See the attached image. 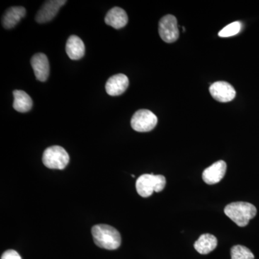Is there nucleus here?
Wrapping results in <instances>:
<instances>
[{
  "mask_svg": "<svg viewBox=\"0 0 259 259\" xmlns=\"http://www.w3.org/2000/svg\"><path fill=\"white\" fill-rule=\"evenodd\" d=\"M94 242L100 248L107 250L117 249L121 244L120 233L113 227L99 224L92 228Z\"/></svg>",
  "mask_w": 259,
  "mask_h": 259,
  "instance_id": "nucleus-1",
  "label": "nucleus"
},
{
  "mask_svg": "<svg viewBox=\"0 0 259 259\" xmlns=\"http://www.w3.org/2000/svg\"><path fill=\"white\" fill-rule=\"evenodd\" d=\"M224 212L237 226L245 227L256 215L257 209L248 202H236L226 205Z\"/></svg>",
  "mask_w": 259,
  "mask_h": 259,
  "instance_id": "nucleus-2",
  "label": "nucleus"
},
{
  "mask_svg": "<svg viewBox=\"0 0 259 259\" xmlns=\"http://www.w3.org/2000/svg\"><path fill=\"white\" fill-rule=\"evenodd\" d=\"M166 185L165 177L146 174L139 177L136 181V187L140 196L148 197L152 195L153 192H161L166 187Z\"/></svg>",
  "mask_w": 259,
  "mask_h": 259,
  "instance_id": "nucleus-3",
  "label": "nucleus"
},
{
  "mask_svg": "<svg viewBox=\"0 0 259 259\" xmlns=\"http://www.w3.org/2000/svg\"><path fill=\"white\" fill-rule=\"evenodd\" d=\"M42 163L51 169L62 170L69 162V156L64 148L53 146L47 148L42 154Z\"/></svg>",
  "mask_w": 259,
  "mask_h": 259,
  "instance_id": "nucleus-4",
  "label": "nucleus"
},
{
  "mask_svg": "<svg viewBox=\"0 0 259 259\" xmlns=\"http://www.w3.org/2000/svg\"><path fill=\"white\" fill-rule=\"evenodd\" d=\"M157 122V117L153 112L148 110H140L133 115L131 127L137 132H149L156 127Z\"/></svg>",
  "mask_w": 259,
  "mask_h": 259,
  "instance_id": "nucleus-5",
  "label": "nucleus"
},
{
  "mask_svg": "<svg viewBox=\"0 0 259 259\" xmlns=\"http://www.w3.org/2000/svg\"><path fill=\"white\" fill-rule=\"evenodd\" d=\"M158 33L163 41L171 44L177 41L180 36L176 17L172 15H165L158 23Z\"/></svg>",
  "mask_w": 259,
  "mask_h": 259,
  "instance_id": "nucleus-6",
  "label": "nucleus"
},
{
  "mask_svg": "<svg viewBox=\"0 0 259 259\" xmlns=\"http://www.w3.org/2000/svg\"><path fill=\"white\" fill-rule=\"evenodd\" d=\"M209 93L214 100L220 102H228L234 100L236 92L234 88L226 81H216L209 87Z\"/></svg>",
  "mask_w": 259,
  "mask_h": 259,
  "instance_id": "nucleus-7",
  "label": "nucleus"
},
{
  "mask_svg": "<svg viewBox=\"0 0 259 259\" xmlns=\"http://www.w3.org/2000/svg\"><path fill=\"white\" fill-rule=\"evenodd\" d=\"M66 3V0H50L45 2L35 16L37 23H46L51 21L59 13L61 7Z\"/></svg>",
  "mask_w": 259,
  "mask_h": 259,
  "instance_id": "nucleus-8",
  "label": "nucleus"
},
{
  "mask_svg": "<svg viewBox=\"0 0 259 259\" xmlns=\"http://www.w3.org/2000/svg\"><path fill=\"white\" fill-rule=\"evenodd\" d=\"M227 164L221 160L213 163L208 168H205L202 173V179L207 185H215L219 183L226 175Z\"/></svg>",
  "mask_w": 259,
  "mask_h": 259,
  "instance_id": "nucleus-9",
  "label": "nucleus"
},
{
  "mask_svg": "<svg viewBox=\"0 0 259 259\" xmlns=\"http://www.w3.org/2000/svg\"><path fill=\"white\" fill-rule=\"evenodd\" d=\"M30 64L33 69L34 74L37 80L46 81L49 76L50 66L47 56L42 53L35 54L32 56Z\"/></svg>",
  "mask_w": 259,
  "mask_h": 259,
  "instance_id": "nucleus-10",
  "label": "nucleus"
},
{
  "mask_svg": "<svg viewBox=\"0 0 259 259\" xmlns=\"http://www.w3.org/2000/svg\"><path fill=\"white\" fill-rule=\"evenodd\" d=\"M129 86L127 76L123 74L114 75L107 80L105 90L110 96H120L123 94Z\"/></svg>",
  "mask_w": 259,
  "mask_h": 259,
  "instance_id": "nucleus-11",
  "label": "nucleus"
},
{
  "mask_svg": "<svg viewBox=\"0 0 259 259\" xmlns=\"http://www.w3.org/2000/svg\"><path fill=\"white\" fill-rule=\"evenodd\" d=\"M26 15V10L23 7L15 6L8 8L3 16V27L6 29H11L16 26L20 20Z\"/></svg>",
  "mask_w": 259,
  "mask_h": 259,
  "instance_id": "nucleus-12",
  "label": "nucleus"
},
{
  "mask_svg": "<svg viewBox=\"0 0 259 259\" xmlns=\"http://www.w3.org/2000/svg\"><path fill=\"white\" fill-rule=\"evenodd\" d=\"M105 22L107 25L115 29L124 28L128 22L127 13L122 8L115 7L109 10L105 16Z\"/></svg>",
  "mask_w": 259,
  "mask_h": 259,
  "instance_id": "nucleus-13",
  "label": "nucleus"
},
{
  "mask_svg": "<svg viewBox=\"0 0 259 259\" xmlns=\"http://www.w3.org/2000/svg\"><path fill=\"white\" fill-rule=\"evenodd\" d=\"M66 52L71 60H79L84 56L85 46L79 37L71 35L66 44Z\"/></svg>",
  "mask_w": 259,
  "mask_h": 259,
  "instance_id": "nucleus-14",
  "label": "nucleus"
},
{
  "mask_svg": "<svg viewBox=\"0 0 259 259\" xmlns=\"http://www.w3.org/2000/svg\"><path fill=\"white\" fill-rule=\"evenodd\" d=\"M218 245V239L215 236L209 233L202 234L194 243V247L200 254H208L215 249Z\"/></svg>",
  "mask_w": 259,
  "mask_h": 259,
  "instance_id": "nucleus-15",
  "label": "nucleus"
},
{
  "mask_svg": "<svg viewBox=\"0 0 259 259\" xmlns=\"http://www.w3.org/2000/svg\"><path fill=\"white\" fill-rule=\"evenodd\" d=\"M14 102L13 108L19 112H27L30 111L32 107L31 97L28 94L22 90H14L13 91Z\"/></svg>",
  "mask_w": 259,
  "mask_h": 259,
  "instance_id": "nucleus-16",
  "label": "nucleus"
},
{
  "mask_svg": "<svg viewBox=\"0 0 259 259\" xmlns=\"http://www.w3.org/2000/svg\"><path fill=\"white\" fill-rule=\"evenodd\" d=\"M231 259H254V255L247 247L234 245L231 250Z\"/></svg>",
  "mask_w": 259,
  "mask_h": 259,
  "instance_id": "nucleus-17",
  "label": "nucleus"
},
{
  "mask_svg": "<svg viewBox=\"0 0 259 259\" xmlns=\"http://www.w3.org/2000/svg\"><path fill=\"white\" fill-rule=\"evenodd\" d=\"M241 30V23L240 22L236 21L234 23L229 24L226 25L223 30L218 33L220 37H228L233 36L238 33Z\"/></svg>",
  "mask_w": 259,
  "mask_h": 259,
  "instance_id": "nucleus-18",
  "label": "nucleus"
},
{
  "mask_svg": "<svg viewBox=\"0 0 259 259\" xmlns=\"http://www.w3.org/2000/svg\"><path fill=\"white\" fill-rule=\"evenodd\" d=\"M1 259H22V258L15 250H8L2 255Z\"/></svg>",
  "mask_w": 259,
  "mask_h": 259,
  "instance_id": "nucleus-19",
  "label": "nucleus"
}]
</instances>
